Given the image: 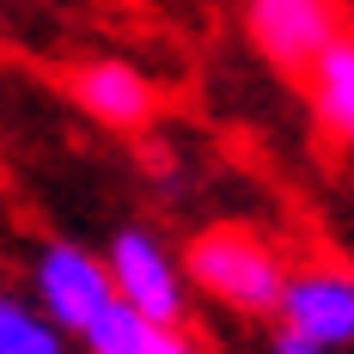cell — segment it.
Instances as JSON below:
<instances>
[{"instance_id": "6da1fadb", "label": "cell", "mask_w": 354, "mask_h": 354, "mask_svg": "<svg viewBox=\"0 0 354 354\" xmlns=\"http://www.w3.org/2000/svg\"><path fill=\"white\" fill-rule=\"evenodd\" d=\"M287 269L293 263L281 257V245L263 239L257 226H208L183 250L189 293H202L220 312H239V318H275Z\"/></svg>"}, {"instance_id": "7a4b0ae2", "label": "cell", "mask_w": 354, "mask_h": 354, "mask_svg": "<svg viewBox=\"0 0 354 354\" xmlns=\"http://www.w3.org/2000/svg\"><path fill=\"white\" fill-rule=\"evenodd\" d=\"M104 275L110 293L141 312L147 324L159 330H183V312H189V281H183V257H177L153 226H122L104 245Z\"/></svg>"}, {"instance_id": "3957f363", "label": "cell", "mask_w": 354, "mask_h": 354, "mask_svg": "<svg viewBox=\"0 0 354 354\" xmlns=\"http://www.w3.org/2000/svg\"><path fill=\"white\" fill-rule=\"evenodd\" d=\"M275 324L324 354L354 348V269L330 263V257L293 263L287 287H281V306H275Z\"/></svg>"}, {"instance_id": "277c9868", "label": "cell", "mask_w": 354, "mask_h": 354, "mask_svg": "<svg viewBox=\"0 0 354 354\" xmlns=\"http://www.w3.org/2000/svg\"><path fill=\"white\" fill-rule=\"evenodd\" d=\"M110 299H116V293H110L104 257H98L92 245L49 239V245L37 250V263H31V306L55 324L68 342L98 318V312H104Z\"/></svg>"}, {"instance_id": "5b68a950", "label": "cell", "mask_w": 354, "mask_h": 354, "mask_svg": "<svg viewBox=\"0 0 354 354\" xmlns=\"http://www.w3.org/2000/svg\"><path fill=\"white\" fill-rule=\"evenodd\" d=\"M245 31L263 49V62L306 73L348 25H342V0H245Z\"/></svg>"}, {"instance_id": "8992f818", "label": "cell", "mask_w": 354, "mask_h": 354, "mask_svg": "<svg viewBox=\"0 0 354 354\" xmlns=\"http://www.w3.org/2000/svg\"><path fill=\"white\" fill-rule=\"evenodd\" d=\"M73 104L86 110L92 122H104V129H141L159 110V92H153V80L135 62L98 55V62H86L73 73Z\"/></svg>"}, {"instance_id": "52a82bcc", "label": "cell", "mask_w": 354, "mask_h": 354, "mask_svg": "<svg viewBox=\"0 0 354 354\" xmlns=\"http://www.w3.org/2000/svg\"><path fill=\"white\" fill-rule=\"evenodd\" d=\"M306 104H312V122L330 141L354 147V31H342L306 68Z\"/></svg>"}, {"instance_id": "ba28073f", "label": "cell", "mask_w": 354, "mask_h": 354, "mask_svg": "<svg viewBox=\"0 0 354 354\" xmlns=\"http://www.w3.org/2000/svg\"><path fill=\"white\" fill-rule=\"evenodd\" d=\"M0 354H68V336L31 306V293H0Z\"/></svg>"}, {"instance_id": "9c48e42d", "label": "cell", "mask_w": 354, "mask_h": 354, "mask_svg": "<svg viewBox=\"0 0 354 354\" xmlns=\"http://www.w3.org/2000/svg\"><path fill=\"white\" fill-rule=\"evenodd\" d=\"M153 336H159V324H147L141 312H129L122 299H110L73 342H80L86 354H147V348H153Z\"/></svg>"}, {"instance_id": "30bf717a", "label": "cell", "mask_w": 354, "mask_h": 354, "mask_svg": "<svg viewBox=\"0 0 354 354\" xmlns=\"http://www.w3.org/2000/svg\"><path fill=\"white\" fill-rule=\"evenodd\" d=\"M147 354H202V348H196V342H189L183 330H159V336H153V348H147Z\"/></svg>"}, {"instance_id": "8fae6325", "label": "cell", "mask_w": 354, "mask_h": 354, "mask_svg": "<svg viewBox=\"0 0 354 354\" xmlns=\"http://www.w3.org/2000/svg\"><path fill=\"white\" fill-rule=\"evenodd\" d=\"M269 354H324V348H312V342H299V336H287V330H275V342H269Z\"/></svg>"}]
</instances>
